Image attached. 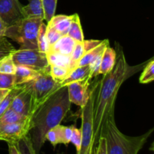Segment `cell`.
I'll return each mask as SVG.
<instances>
[{
    "mask_svg": "<svg viewBox=\"0 0 154 154\" xmlns=\"http://www.w3.org/2000/svg\"><path fill=\"white\" fill-rule=\"evenodd\" d=\"M143 65L130 66L121 51L114 68L99 81L93 105V135L96 144L109 117L114 115L116 99L120 87L126 79L138 72Z\"/></svg>",
    "mask_w": 154,
    "mask_h": 154,
    "instance_id": "obj_1",
    "label": "cell"
},
{
    "mask_svg": "<svg viewBox=\"0 0 154 154\" xmlns=\"http://www.w3.org/2000/svg\"><path fill=\"white\" fill-rule=\"evenodd\" d=\"M70 107L67 87L65 86L59 89L32 116V129L29 135L36 154H40L46 141L47 132L61 123Z\"/></svg>",
    "mask_w": 154,
    "mask_h": 154,
    "instance_id": "obj_2",
    "label": "cell"
},
{
    "mask_svg": "<svg viewBox=\"0 0 154 154\" xmlns=\"http://www.w3.org/2000/svg\"><path fill=\"white\" fill-rule=\"evenodd\" d=\"M153 131L151 129L139 136H128L117 128L113 115L108 119L101 137L105 138L107 154H138Z\"/></svg>",
    "mask_w": 154,
    "mask_h": 154,
    "instance_id": "obj_3",
    "label": "cell"
},
{
    "mask_svg": "<svg viewBox=\"0 0 154 154\" xmlns=\"http://www.w3.org/2000/svg\"><path fill=\"white\" fill-rule=\"evenodd\" d=\"M43 20L42 18H23L8 26L4 36L17 42L20 49H38V32Z\"/></svg>",
    "mask_w": 154,
    "mask_h": 154,
    "instance_id": "obj_4",
    "label": "cell"
},
{
    "mask_svg": "<svg viewBox=\"0 0 154 154\" xmlns=\"http://www.w3.org/2000/svg\"><path fill=\"white\" fill-rule=\"evenodd\" d=\"M99 81L93 84L90 88V96L87 103L81 108V144L77 154H87L90 150L96 149V143L93 135V105L97 92Z\"/></svg>",
    "mask_w": 154,
    "mask_h": 154,
    "instance_id": "obj_5",
    "label": "cell"
},
{
    "mask_svg": "<svg viewBox=\"0 0 154 154\" xmlns=\"http://www.w3.org/2000/svg\"><path fill=\"white\" fill-rule=\"evenodd\" d=\"M29 83L34 99V113L62 87L60 83L52 78L50 73V68L40 72V74Z\"/></svg>",
    "mask_w": 154,
    "mask_h": 154,
    "instance_id": "obj_6",
    "label": "cell"
},
{
    "mask_svg": "<svg viewBox=\"0 0 154 154\" xmlns=\"http://www.w3.org/2000/svg\"><path fill=\"white\" fill-rule=\"evenodd\" d=\"M11 56L15 66H25L38 72L50 68L47 54L38 49L15 50Z\"/></svg>",
    "mask_w": 154,
    "mask_h": 154,
    "instance_id": "obj_7",
    "label": "cell"
},
{
    "mask_svg": "<svg viewBox=\"0 0 154 154\" xmlns=\"http://www.w3.org/2000/svg\"><path fill=\"white\" fill-rule=\"evenodd\" d=\"M32 129L31 118L20 123L0 124V141L15 144L29 133Z\"/></svg>",
    "mask_w": 154,
    "mask_h": 154,
    "instance_id": "obj_8",
    "label": "cell"
},
{
    "mask_svg": "<svg viewBox=\"0 0 154 154\" xmlns=\"http://www.w3.org/2000/svg\"><path fill=\"white\" fill-rule=\"evenodd\" d=\"M9 108L23 117H32L34 113V99L29 82L24 84L23 90L13 99Z\"/></svg>",
    "mask_w": 154,
    "mask_h": 154,
    "instance_id": "obj_9",
    "label": "cell"
},
{
    "mask_svg": "<svg viewBox=\"0 0 154 154\" xmlns=\"http://www.w3.org/2000/svg\"><path fill=\"white\" fill-rule=\"evenodd\" d=\"M91 79L90 77H87L85 79L70 83L66 86L71 103L78 105L81 108L85 105L90 96Z\"/></svg>",
    "mask_w": 154,
    "mask_h": 154,
    "instance_id": "obj_10",
    "label": "cell"
},
{
    "mask_svg": "<svg viewBox=\"0 0 154 154\" xmlns=\"http://www.w3.org/2000/svg\"><path fill=\"white\" fill-rule=\"evenodd\" d=\"M22 8L19 0H0V17L7 26L25 18Z\"/></svg>",
    "mask_w": 154,
    "mask_h": 154,
    "instance_id": "obj_11",
    "label": "cell"
},
{
    "mask_svg": "<svg viewBox=\"0 0 154 154\" xmlns=\"http://www.w3.org/2000/svg\"><path fill=\"white\" fill-rule=\"evenodd\" d=\"M76 42V41L74 40L68 35H63L55 44H54L51 47L48 52L51 51V52L57 53V54H63V55L70 56L75 48Z\"/></svg>",
    "mask_w": 154,
    "mask_h": 154,
    "instance_id": "obj_12",
    "label": "cell"
},
{
    "mask_svg": "<svg viewBox=\"0 0 154 154\" xmlns=\"http://www.w3.org/2000/svg\"><path fill=\"white\" fill-rule=\"evenodd\" d=\"M72 15H64L59 14L54 15L51 20L48 22L47 25L53 27L58 32H60L62 35H66L68 34L71 23H72Z\"/></svg>",
    "mask_w": 154,
    "mask_h": 154,
    "instance_id": "obj_13",
    "label": "cell"
},
{
    "mask_svg": "<svg viewBox=\"0 0 154 154\" xmlns=\"http://www.w3.org/2000/svg\"><path fill=\"white\" fill-rule=\"evenodd\" d=\"M116 60H117V52L112 48L108 46L102 53L99 75L100 74L105 75L108 73L114 68Z\"/></svg>",
    "mask_w": 154,
    "mask_h": 154,
    "instance_id": "obj_14",
    "label": "cell"
},
{
    "mask_svg": "<svg viewBox=\"0 0 154 154\" xmlns=\"http://www.w3.org/2000/svg\"><path fill=\"white\" fill-rule=\"evenodd\" d=\"M39 74L40 72H36L25 66H16V70L14 73V86L30 82L34 80Z\"/></svg>",
    "mask_w": 154,
    "mask_h": 154,
    "instance_id": "obj_15",
    "label": "cell"
},
{
    "mask_svg": "<svg viewBox=\"0 0 154 154\" xmlns=\"http://www.w3.org/2000/svg\"><path fill=\"white\" fill-rule=\"evenodd\" d=\"M22 10L25 18H42L45 20L42 0H29L28 5L23 6Z\"/></svg>",
    "mask_w": 154,
    "mask_h": 154,
    "instance_id": "obj_16",
    "label": "cell"
},
{
    "mask_svg": "<svg viewBox=\"0 0 154 154\" xmlns=\"http://www.w3.org/2000/svg\"><path fill=\"white\" fill-rule=\"evenodd\" d=\"M90 70L89 66H78L72 71H71L69 75L63 81H60L59 83H60V85L61 87H65V86H67L70 83L81 81V80L87 78V77H90Z\"/></svg>",
    "mask_w": 154,
    "mask_h": 154,
    "instance_id": "obj_17",
    "label": "cell"
},
{
    "mask_svg": "<svg viewBox=\"0 0 154 154\" xmlns=\"http://www.w3.org/2000/svg\"><path fill=\"white\" fill-rule=\"evenodd\" d=\"M108 46H109V43H108V40H102V42H101L100 45H98L97 47H96L93 49L90 50L88 52L86 53L82 57H81V60H79L78 63V66H89L98 56H99L100 54H102L103 53L104 50L107 48ZM77 66V67H78Z\"/></svg>",
    "mask_w": 154,
    "mask_h": 154,
    "instance_id": "obj_18",
    "label": "cell"
},
{
    "mask_svg": "<svg viewBox=\"0 0 154 154\" xmlns=\"http://www.w3.org/2000/svg\"><path fill=\"white\" fill-rule=\"evenodd\" d=\"M46 54L50 66H57L67 68L70 72L72 70L70 56L63 55V54L51 52V51L47 53Z\"/></svg>",
    "mask_w": 154,
    "mask_h": 154,
    "instance_id": "obj_19",
    "label": "cell"
},
{
    "mask_svg": "<svg viewBox=\"0 0 154 154\" xmlns=\"http://www.w3.org/2000/svg\"><path fill=\"white\" fill-rule=\"evenodd\" d=\"M68 35L75 40L78 42H84V32H83L82 27L81 24V20H80L79 15L78 14H73L72 23H71L70 27H69Z\"/></svg>",
    "mask_w": 154,
    "mask_h": 154,
    "instance_id": "obj_20",
    "label": "cell"
},
{
    "mask_svg": "<svg viewBox=\"0 0 154 154\" xmlns=\"http://www.w3.org/2000/svg\"><path fill=\"white\" fill-rule=\"evenodd\" d=\"M28 118H31V117H23V116L15 112L11 108H8L0 116V124L20 123V122L25 121Z\"/></svg>",
    "mask_w": 154,
    "mask_h": 154,
    "instance_id": "obj_21",
    "label": "cell"
},
{
    "mask_svg": "<svg viewBox=\"0 0 154 154\" xmlns=\"http://www.w3.org/2000/svg\"><path fill=\"white\" fill-rule=\"evenodd\" d=\"M24 87L23 84H20V85H16L11 88L8 93L7 96L5 97V99L0 102V116L10 107L12 101L17 96V95L23 90Z\"/></svg>",
    "mask_w": 154,
    "mask_h": 154,
    "instance_id": "obj_22",
    "label": "cell"
},
{
    "mask_svg": "<svg viewBox=\"0 0 154 154\" xmlns=\"http://www.w3.org/2000/svg\"><path fill=\"white\" fill-rule=\"evenodd\" d=\"M46 29L47 25L44 23L41 24L40 27H39L38 32V37H37V45H38V50L42 52L47 53L50 51V44L48 42V38H47L46 35Z\"/></svg>",
    "mask_w": 154,
    "mask_h": 154,
    "instance_id": "obj_23",
    "label": "cell"
},
{
    "mask_svg": "<svg viewBox=\"0 0 154 154\" xmlns=\"http://www.w3.org/2000/svg\"><path fill=\"white\" fill-rule=\"evenodd\" d=\"M17 148L19 150L20 154H36L32 144L29 135H26L23 138L20 139L15 144Z\"/></svg>",
    "mask_w": 154,
    "mask_h": 154,
    "instance_id": "obj_24",
    "label": "cell"
},
{
    "mask_svg": "<svg viewBox=\"0 0 154 154\" xmlns=\"http://www.w3.org/2000/svg\"><path fill=\"white\" fill-rule=\"evenodd\" d=\"M85 54V50H84V43L82 42H76L73 51H72V54H71V61H72V69L73 70L74 69L78 66V63L79 60H81V57Z\"/></svg>",
    "mask_w": 154,
    "mask_h": 154,
    "instance_id": "obj_25",
    "label": "cell"
},
{
    "mask_svg": "<svg viewBox=\"0 0 154 154\" xmlns=\"http://www.w3.org/2000/svg\"><path fill=\"white\" fill-rule=\"evenodd\" d=\"M16 66L12 60L11 54L5 56L0 60V73L14 75Z\"/></svg>",
    "mask_w": 154,
    "mask_h": 154,
    "instance_id": "obj_26",
    "label": "cell"
},
{
    "mask_svg": "<svg viewBox=\"0 0 154 154\" xmlns=\"http://www.w3.org/2000/svg\"><path fill=\"white\" fill-rule=\"evenodd\" d=\"M154 80V60L152 59L147 63L140 76L139 82L141 84H148Z\"/></svg>",
    "mask_w": 154,
    "mask_h": 154,
    "instance_id": "obj_27",
    "label": "cell"
},
{
    "mask_svg": "<svg viewBox=\"0 0 154 154\" xmlns=\"http://www.w3.org/2000/svg\"><path fill=\"white\" fill-rule=\"evenodd\" d=\"M42 2L45 14V20L48 23L55 15L57 0H42Z\"/></svg>",
    "mask_w": 154,
    "mask_h": 154,
    "instance_id": "obj_28",
    "label": "cell"
},
{
    "mask_svg": "<svg viewBox=\"0 0 154 154\" xmlns=\"http://www.w3.org/2000/svg\"><path fill=\"white\" fill-rule=\"evenodd\" d=\"M46 140L49 141L54 147L58 144H62L61 141V125L55 126L50 129L45 135Z\"/></svg>",
    "mask_w": 154,
    "mask_h": 154,
    "instance_id": "obj_29",
    "label": "cell"
},
{
    "mask_svg": "<svg viewBox=\"0 0 154 154\" xmlns=\"http://www.w3.org/2000/svg\"><path fill=\"white\" fill-rule=\"evenodd\" d=\"M50 73L55 81L60 82L69 75L70 71L67 68L57 66H50Z\"/></svg>",
    "mask_w": 154,
    "mask_h": 154,
    "instance_id": "obj_30",
    "label": "cell"
},
{
    "mask_svg": "<svg viewBox=\"0 0 154 154\" xmlns=\"http://www.w3.org/2000/svg\"><path fill=\"white\" fill-rule=\"evenodd\" d=\"M16 49L5 38V37L0 38V60L5 56L11 54Z\"/></svg>",
    "mask_w": 154,
    "mask_h": 154,
    "instance_id": "obj_31",
    "label": "cell"
},
{
    "mask_svg": "<svg viewBox=\"0 0 154 154\" xmlns=\"http://www.w3.org/2000/svg\"><path fill=\"white\" fill-rule=\"evenodd\" d=\"M14 87V75L0 73V89L11 90Z\"/></svg>",
    "mask_w": 154,
    "mask_h": 154,
    "instance_id": "obj_32",
    "label": "cell"
},
{
    "mask_svg": "<svg viewBox=\"0 0 154 154\" xmlns=\"http://www.w3.org/2000/svg\"><path fill=\"white\" fill-rule=\"evenodd\" d=\"M70 142H72L75 145V147H76L77 153H78L79 152L80 148H81V129H78L75 126H72V137H71Z\"/></svg>",
    "mask_w": 154,
    "mask_h": 154,
    "instance_id": "obj_33",
    "label": "cell"
},
{
    "mask_svg": "<svg viewBox=\"0 0 154 154\" xmlns=\"http://www.w3.org/2000/svg\"><path fill=\"white\" fill-rule=\"evenodd\" d=\"M46 35L47 38H48V42L50 44V46H52L54 44H55L60 38L62 37V35L60 32L54 29L53 27L47 25L46 29Z\"/></svg>",
    "mask_w": 154,
    "mask_h": 154,
    "instance_id": "obj_34",
    "label": "cell"
},
{
    "mask_svg": "<svg viewBox=\"0 0 154 154\" xmlns=\"http://www.w3.org/2000/svg\"><path fill=\"white\" fill-rule=\"evenodd\" d=\"M72 134V126H64L61 125V141L62 144L68 145L70 143Z\"/></svg>",
    "mask_w": 154,
    "mask_h": 154,
    "instance_id": "obj_35",
    "label": "cell"
},
{
    "mask_svg": "<svg viewBox=\"0 0 154 154\" xmlns=\"http://www.w3.org/2000/svg\"><path fill=\"white\" fill-rule=\"evenodd\" d=\"M95 154H107L106 141L104 137H100L96 147Z\"/></svg>",
    "mask_w": 154,
    "mask_h": 154,
    "instance_id": "obj_36",
    "label": "cell"
},
{
    "mask_svg": "<svg viewBox=\"0 0 154 154\" xmlns=\"http://www.w3.org/2000/svg\"><path fill=\"white\" fill-rule=\"evenodd\" d=\"M102 42V41L100 40H84L83 43H84L85 54L88 52L89 51H90V50L97 47L99 45H100Z\"/></svg>",
    "mask_w": 154,
    "mask_h": 154,
    "instance_id": "obj_37",
    "label": "cell"
},
{
    "mask_svg": "<svg viewBox=\"0 0 154 154\" xmlns=\"http://www.w3.org/2000/svg\"><path fill=\"white\" fill-rule=\"evenodd\" d=\"M7 25L3 22L2 20L0 17V38L1 37H5L4 35L5 32V30L7 29Z\"/></svg>",
    "mask_w": 154,
    "mask_h": 154,
    "instance_id": "obj_38",
    "label": "cell"
},
{
    "mask_svg": "<svg viewBox=\"0 0 154 154\" xmlns=\"http://www.w3.org/2000/svg\"><path fill=\"white\" fill-rule=\"evenodd\" d=\"M8 144V152L9 154H20L19 150L17 148L16 145L13 144Z\"/></svg>",
    "mask_w": 154,
    "mask_h": 154,
    "instance_id": "obj_39",
    "label": "cell"
},
{
    "mask_svg": "<svg viewBox=\"0 0 154 154\" xmlns=\"http://www.w3.org/2000/svg\"><path fill=\"white\" fill-rule=\"evenodd\" d=\"M9 91H10V90H8V89H0V102L5 99V97L7 96Z\"/></svg>",
    "mask_w": 154,
    "mask_h": 154,
    "instance_id": "obj_40",
    "label": "cell"
}]
</instances>
